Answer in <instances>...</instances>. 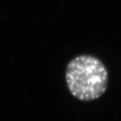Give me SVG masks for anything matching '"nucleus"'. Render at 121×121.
<instances>
[{"label":"nucleus","mask_w":121,"mask_h":121,"mask_svg":"<svg viewBox=\"0 0 121 121\" xmlns=\"http://www.w3.org/2000/svg\"><path fill=\"white\" fill-rule=\"evenodd\" d=\"M108 71L104 63L93 56H78L66 66L67 87L72 96L81 101L100 98L108 87Z\"/></svg>","instance_id":"obj_1"}]
</instances>
